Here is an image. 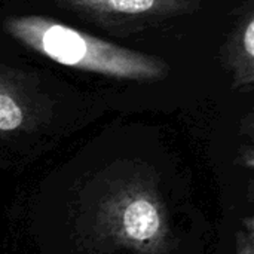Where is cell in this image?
Listing matches in <instances>:
<instances>
[{"instance_id":"obj_3","label":"cell","mask_w":254,"mask_h":254,"mask_svg":"<svg viewBox=\"0 0 254 254\" xmlns=\"http://www.w3.org/2000/svg\"><path fill=\"white\" fill-rule=\"evenodd\" d=\"M71 6L86 10L92 15L115 16H150L171 13L182 9L189 0H65Z\"/></svg>"},{"instance_id":"obj_5","label":"cell","mask_w":254,"mask_h":254,"mask_svg":"<svg viewBox=\"0 0 254 254\" xmlns=\"http://www.w3.org/2000/svg\"><path fill=\"white\" fill-rule=\"evenodd\" d=\"M244 48H246L247 54H249L250 57H253L254 55V22L253 21L247 25L246 34H244Z\"/></svg>"},{"instance_id":"obj_1","label":"cell","mask_w":254,"mask_h":254,"mask_svg":"<svg viewBox=\"0 0 254 254\" xmlns=\"http://www.w3.org/2000/svg\"><path fill=\"white\" fill-rule=\"evenodd\" d=\"M7 28L31 49L64 65L125 79H152L164 73L162 63L152 57L42 16L13 18Z\"/></svg>"},{"instance_id":"obj_4","label":"cell","mask_w":254,"mask_h":254,"mask_svg":"<svg viewBox=\"0 0 254 254\" xmlns=\"http://www.w3.org/2000/svg\"><path fill=\"white\" fill-rule=\"evenodd\" d=\"M24 122L21 104L9 94L0 91V131L9 132L18 129Z\"/></svg>"},{"instance_id":"obj_2","label":"cell","mask_w":254,"mask_h":254,"mask_svg":"<svg viewBox=\"0 0 254 254\" xmlns=\"http://www.w3.org/2000/svg\"><path fill=\"white\" fill-rule=\"evenodd\" d=\"M101 217L113 238L135 250L158 249L165 234V217L159 204L137 189L122 190L109 198Z\"/></svg>"}]
</instances>
